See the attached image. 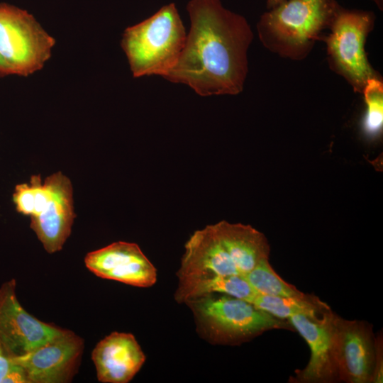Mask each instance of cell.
<instances>
[{"label":"cell","mask_w":383,"mask_h":383,"mask_svg":"<svg viewBox=\"0 0 383 383\" xmlns=\"http://www.w3.org/2000/svg\"><path fill=\"white\" fill-rule=\"evenodd\" d=\"M187 10L189 31L177 64L164 78L201 96L239 94L253 37L247 21L220 0H191Z\"/></svg>","instance_id":"6da1fadb"},{"label":"cell","mask_w":383,"mask_h":383,"mask_svg":"<svg viewBox=\"0 0 383 383\" xmlns=\"http://www.w3.org/2000/svg\"><path fill=\"white\" fill-rule=\"evenodd\" d=\"M186 38L176 5L171 3L150 18L128 27L121 45L134 77H164L177 64Z\"/></svg>","instance_id":"7a4b0ae2"},{"label":"cell","mask_w":383,"mask_h":383,"mask_svg":"<svg viewBox=\"0 0 383 383\" xmlns=\"http://www.w3.org/2000/svg\"><path fill=\"white\" fill-rule=\"evenodd\" d=\"M340 8L335 0H284L261 16L259 37L271 50L301 59Z\"/></svg>","instance_id":"3957f363"},{"label":"cell","mask_w":383,"mask_h":383,"mask_svg":"<svg viewBox=\"0 0 383 383\" xmlns=\"http://www.w3.org/2000/svg\"><path fill=\"white\" fill-rule=\"evenodd\" d=\"M185 304L192 309L198 328L215 343H238L284 326L282 319L226 294H206Z\"/></svg>","instance_id":"277c9868"},{"label":"cell","mask_w":383,"mask_h":383,"mask_svg":"<svg viewBox=\"0 0 383 383\" xmlns=\"http://www.w3.org/2000/svg\"><path fill=\"white\" fill-rule=\"evenodd\" d=\"M55 45L50 35L26 10L0 3V56L12 74L28 77L40 70Z\"/></svg>","instance_id":"5b68a950"},{"label":"cell","mask_w":383,"mask_h":383,"mask_svg":"<svg viewBox=\"0 0 383 383\" xmlns=\"http://www.w3.org/2000/svg\"><path fill=\"white\" fill-rule=\"evenodd\" d=\"M374 21L372 12L340 7L326 41L331 65L359 92L369 79L375 77L365 51V39Z\"/></svg>","instance_id":"8992f818"},{"label":"cell","mask_w":383,"mask_h":383,"mask_svg":"<svg viewBox=\"0 0 383 383\" xmlns=\"http://www.w3.org/2000/svg\"><path fill=\"white\" fill-rule=\"evenodd\" d=\"M30 184L33 191L30 228L48 252L60 251L71 233L75 217L71 182L58 172L43 183L40 175H33Z\"/></svg>","instance_id":"52a82bcc"},{"label":"cell","mask_w":383,"mask_h":383,"mask_svg":"<svg viewBox=\"0 0 383 383\" xmlns=\"http://www.w3.org/2000/svg\"><path fill=\"white\" fill-rule=\"evenodd\" d=\"M333 347L338 380L348 383L372 382L376 338L364 321L333 317Z\"/></svg>","instance_id":"ba28073f"},{"label":"cell","mask_w":383,"mask_h":383,"mask_svg":"<svg viewBox=\"0 0 383 383\" xmlns=\"http://www.w3.org/2000/svg\"><path fill=\"white\" fill-rule=\"evenodd\" d=\"M84 350L83 339L64 331L31 352L13 358L28 383H65L77 374Z\"/></svg>","instance_id":"9c48e42d"},{"label":"cell","mask_w":383,"mask_h":383,"mask_svg":"<svg viewBox=\"0 0 383 383\" xmlns=\"http://www.w3.org/2000/svg\"><path fill=\"white\" fill-rule=\"evenodd\" d=\"M16 286L11 279L0 287V338L13 357L31 352L64 331L27 312L17 299Z\"/></svg>","instance_id":"30bf717a"},{"label":"cell","mask_w":383,"mask_h":383,"mask_svg":"<svg viewBox=\"0 0 383 383\" xmlns=\"http://www.w3.org/2000/svg\"><path fill=\"white\" fill-rule=\"evenodd\" d=\"M87 268L99 277L138 287H152L157 270L133 243L114 242L86 255Z\"/></svg>","instance_id":"8fae6325"},{"label":"cell","mask_w":383,"mask_h":383,"mask_svg":"<svg viewBox=\"0 0 383 383\" xmlns=\"http://www.w3.org/2000/svg\"><path fill=\"white\" fill-rule=\"evenodd\" d=\"M333 315L331 311L319 318L302 314L287 318L306 340L311 351L308 364L303 370L296 371L294 382L325 383L338 380L333 347Z\"/></svg>","instance_id":"7c38bea8"},{"label":"cell","mask_w":383,"mask_h":383,"mask_svg":"<svg viewBox=\"0 0 383 383\" xmlns=\"http://www.w3.org/2000/svg\"><path fill=\"white\" fill-rule=\"evenodd\" d=\"M91 359L99 382L127 383L140 370L145 355L133 334L113 332L96 344Z\"/></svg>","instance_id":"4fadbf2b"},{"label":"cell","mask_w":383,"mask_h":383,"mask_svg":"<svg viewBox=\"0 0 383 383\" xmlns=\"http://www.w3.org/2000/svg\"><path fill=\"white\" fill-rule=\"evenodd\" d=\"M212 274H240L212 225L197 230L185 244L177 272L179 278Z\"/></svg>","instance_id":"5bb4252c"},{"label":"cell","mask_w":383,"mask_h":383,"mask_svg":"<svg viewBox=\"0 0 383 383\" xmlns=\"http://www.w3.org/2000/svg\"><path fill=\"white\" fill-rule=\"evenodd\" d=\"M212 227L240 274L268 259L270 245L266 237L251 226L221 221Z\"/></svg>","instance_id":"9a60e30c"},{"label":"cell","mask_w":383,"mask_h":383,"mask_svg":"<svg viewBox=\"0 0 383 383\" xmlns=\"http://www.w3.org/2000/svg\"><path fill=\"white\" fill-rule=\"evenodd\" d=\"M175 300H189L210 294H226L251 302L258 294L241 274H212L179 279Z\"/></svg>","instance_id":"2e32d148"},{"label":"cell","mask_w":383,"mask_h":383,"mask_svg":"<svg viewBox=\"0 0 383 383\" xmlns=\"http://www.w3.org/2000/svg\"><path fill=\"white\" fill-rule=\"evenodd\" d=\"M250 303L279 319H287L296 314L319 318L331 311L325 302L310 294L305 298H294L257 294Z\"/></svg>","instance_id":"e0dca14e"},{"label":"cell","mask_w":383,"mask_h":383,"mask_svg":"<svg viewBox=\"0 0 383 383\" xmlns=\"http://www.w3.org/2000/svg\"><path fill=\"white\" fill-rule=\"evenodd\" d=\"M241 275L258 294L294 298L309 295L284 281L270 265L268 259L262 260L250 271Z\"/></svg>","instance_id":"ac0fdd59"},{"label":"cell","mask_w":383,"mask_h":383,"mask_svg":"<svg viewBox=\"0 0 383 383\" xmlns=\"http://www.w3.org/2000/svg\"><path fill=\"white\" fill-rule=\"evenodd\" d=\"M366 104L362 129L368 139L379 137L383 125V84L376 77L366 82L362 91Z\"/></svg>","instance_id":"d6986e66"},{"label":"cell","mask_w":383,"mask_h":383,"mask_svg":"<svg viewBox=\"0 0 383 383\" xmlns=\"http://www.w3.org/2000/svg\"><path fill=\"white\" fill-rule=\"evenodd\" d=\"M13 358L0 338V383L5 376L17 366Z\"/></svg>","instance_id":"ffe728a7"},{"label":"cell","mask_w":383,"mask_h":383,"mask_svg":"<svg viewBox=\"0 0 383 383\" xmlns=\"http://www.w3.org/2000/svg\"><path fill=\"white\" fill-rule=\"evenodd\" d=\"M383 361H382V335L376 338V358L375 367L372 382L382 383L383 377Z\"/></svg>","instance_id":"44dd1931"},{"label":"cell","mask_w":383,"mask_h":383,"mask_svg":"<svg viewBox=\"0 0 383 383\" xmlns=\"http://www.w3.org/2000/svg\"><path fill=\"white\" fill-rule=\"evenodd\" d=\"M1 383H28V380L23 369L17 365L5 376Z\"/></svg>","instance_id":"7402d4cb"},{"label":"cell","mask_w":383,"mask_h":383,"mask_svg":"<svg viewBox=\"0 0 383 383\" xmlns=\"http://www.w3.org/2000/svg\"><path fill=\"white\" fill-rule=\"evenodd\" d=\"M12 72L4 59L0 56V77L11 75Z\"/></svg>","instance_id":"603a6c76"},{"label":"cell","mask_w":383,"mask_h":383,"mask_svg":"<svg viewBox=\"0 0 383 383\" xmlns=\"http://www.w3.org/2000/svg\"><path fill=\"white\" fill-rule=\"evenodd\" d=\"M284 1V0H267V9H271L275 7L276 6H277L278 4H279L280 3H282Z\"/></svg>","instance_id":"cb8c5ba5"},{"label":"cell","mask_w":383,"mask_h":383,"mask_svg":"<svg viewBox=\"0 0 383 383\" xmlns=\"http://www.w3.org/2000/svg\"><path fill=\"white\" fill-rule=\"evenodd\" d=\"M377 6L379 7V9H382V5H383V0H372Z\"/></svg>","instance_id":"d4e9b609"}]
</instances>
